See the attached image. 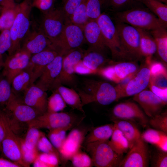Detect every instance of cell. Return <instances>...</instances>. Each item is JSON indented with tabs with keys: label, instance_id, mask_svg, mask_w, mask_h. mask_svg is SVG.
<instances>
[{
	"label": "cell",
	"instance_id": "obj_25",
	"mask_svg": "<svg viewBox=\"0 0 167 167\" xmlns=\"http://www.w3.org/2000/svg\"><path fill=\"white\" fill-rule=\"evenodd\" d=\"M112 81L120 83L126 78L134 75L139 69L135 61H122L111 65Z\"/></svg>",
	"mask_w": 167,
	"mask_h": 167
},
{
	"label": "cell",
	"instance_id": "obj_4",
	"mask_svg": "<svg viewBox=\"0 0 167 167\" xmlns=\"http://www.w3.org/2000/svg\"><path fill=\"white\" fill-rule=\"evenodd\" d=\"M84 118L71 112L49 113L40 115L28 124V126L49 130L60 127L71 129L79 125Z\"/></svg>",
	"mask_w": 167,
	"mask_h": 167
},
{
	"label": "cell",
	"instance_id": "obj_54",
	"mask_svg": "<svg viewBox=\"0 0 167 167\" xmlns=\"http://www.w3.org/2000/svg\"><path fill=\"white\" fill-rule=\"evenodd\" d=\"M149 85L151 91L164 101L167 102V88H161L152 84Z\"/></svg>",
	"mask_w": 167,
	"mask_h": 167
},
{
	"label": "cell",
	"instance_id": "obj_13",
	"mask_svg": "<svg viewBox=\"0 0 167 167\" xmlns=\"http://www.w3.org/2000/svg\"><path fill=\"white\" fill-rule=\"evenodd\" d=\"M151 72L148 62L139 68L127 84L123 87L117 89L118 100L134 96L145 90L149 85Z\"/></svg>",
	"mask_w": 167,
	"mask_h": 167
},
{
	"label": "cell",
	"instance_id": "obj_49",
	"mask_svg": "<svg viewBox=\"0 0 167 167\" xmlns=\"http://www.w3.org/2000/svg\"><path fill=\"white\" fill-rule=\"evenodd\" d=\"M82 0H62L61 7L65 16V22H69L70 16L81 2Z\"/></svg>",
	"mask_w": 167,
	"mask_h": 167
},
{
	"label": "cell",
	"instance_id": "obj_2",
	"mask_svg": "<svg viewBox=\"0 0 167 167\" xmlns=\"http://www.w3.org/2000/svg\"><path fill=\"white\" fill-rule=\"evenodd\" d=\"M114 17L116 21L149 32L166 28L148 8L140 6L114 12Z\"/></svg>",
	"mask_w": 167,
	"mask_h": 167
},
{
	"label": "cell",
	"instance_id": "obj_58",
	"mask_svg": "<svg viewBox=\"0 0 167 167\" xmlns=\"http://www.w3.org/2000/svg\"><path fill=\"white\" fill-rule=\"evenodd\" d=\"M166 4H167V0H157Z\"/></svg>",
	"mask_w": 167,
	"mask_h": 167
},
{
	"label": "cell",
	"instance_id": "obj_1",
	"mask_svg": "<svg viewBox=\"0 0 167 167\" xmlns=\"http://www.w3.org/2000/svg\"><path fill=\"white\" fill-rule=\"evenodd\" d=\"M76 89L83 106L93 102L107 105L118 100L115 87L106 82L86 79L83 81L81 88Z\"/></svg>",
	"mask_w": 167,
	"mask_h": 167
},
{
	"label": "cell",
	"instance_id": "obj_33",
	"mask_svg": "<svg viewBox=\"0 0 167 167\" xmlns=\"http://www.w3.org/2000/svg\"><path fill=\"white\" fill-rule=\"evenodd\" d=\"M154 39L156 45V52L165 66L167 62V32L162 28L149 32Z\"/></svg>",
	"mask_w": 167,
	"mask_h": 167
},
{
	"label": "cell",
	"instance_id": "obj_14",
	"mask_svg": "<svg viewBox=\"0 0 167 167\" xmlns=\"http://www.w3.org/2000/svg\"><path fill=\"white\" fill-rule=\"evenodd\" d=\"M123 158L119 167H147L149 163L150 153L146 142L141 137Z\"/></svg>",
	"mask_w": 167,
	"mask_h": 167
},
{
	"label": "cell",
	"instance_id": "obj_22",
	"mask_svg": "<svg viewBox=\"0 0 167 167\" xmlns=\"http://www.w3.org/2000/svg\"><path fill=\"white\" fill-rule=\"evenodd\" d=\"M63 55L59 54L46 66L36 85L46 92L51 91L61 69Z\"/></svg>",
	"mask_w": 167,
	"mask_h": 167
},
{
	"label": "cell",
	"instance_id": "obj_40",
	"mask_svg": "<svg viewBox=\"0 0 167 167\" xmlns=\"http://www.w3.org/2000/svg\"><path fill=\"white\" fill-rule=\"evenodd\" d=\"M105 1L106 0H88L86 13L90 20H96L102 13L101 10L105 5Z\"/></svg>",
	"mask_w": 167,
	"mask_h": 167
},
{
	"label": "cell",
	"instance_id": "obj_26",
	"mask_svg": "<svg viewBox=\"0 0 167 167\" xmlns=\"http://www.w3.org/2000/svg\"><path fill=\"white\" fill-rule=\"evenodd\" d=\"M0 6V31L10 29L18 12L19 3L15 0H4Z\"/></svg>",
	"mask_w": 167,
	"mask_h": 167
},
{
	"label": "cell",
	"instance_id": "obj_29",
	"mask_svg": "<svg viewBox=\"0 0 167 167\" xmlns=\"http://www.w3.org/2000/svg\"><path fill=\"white\" fill-rule=\"evenodd\" d=\"M141 138L145 142L153 145L158 149L167 152V133L149 128L141 134Z\"/></svg>",
	"mask_w": 167,
	"mask_h": 167
},
{
	"label": "cell",
	"instance_id": "obj_52",
	"mask_svg": "<svg viewBox=\"0 0 167 167\" xmlns=\"http://www.w3.org/2000/svg\"><path fill=\"white\" fill-rule=\"evenodd\" d=\"M149 84L161 88H167V71L151 75Z\"/></svg>",
	"mask_w": 167,
	"mask_h": 167
},
{
	"label": "cell",
	"instance_id": "obj_39",
	"mask_svg": "<svg viewBox=\"0 0 167 167\" xmlns=\"http://www.w3.org/2000/svg\"><path fill=\"white\" fill-rule=\"evenodd\" d=\"M52 94L48 98L47 112H58L62 111L66 107V104L60 95L53 91Z\"/></svg>",
	"mask_w": 167,
	"mask_h": 167
},
{
	"label": "cell",
	"instance_id": "obj_41",
	"mask_svg": "<svg viewBox=\"0 0 167 167\" xmlns=\"http://www.w3.org/2000/svg\"><path fill=\"white\" fill-rule=\"evenodd\" d=\"M20 150L23 160L27 167H29L37 158L39 153L37 148L31 149L27 148L24 139L19 137Z\"/></svg>",
	"mask_w": 167,
	"mask_h": 167
},
{
	"label": "cell",
	"instance_id": "obj_16",
	"mask_svg": "<svg viewBox=\"0 0 167 167\" xmlns=\"http://www.w3.org/2000/svg\"><path fill=\"white\" fill-rule=\"evenodd\" d=\"M113 117L117 119L132 121L144 126L148 123L146 115L135 102L126 101L116 105L112 110Z\"/></svg>",
	"mask_w": 167,
	"mask_h": 167
},
{
	"label": "cell",
	"instance_id": "obj_43",
	"mask_svg": "<svg viewBox=\"0 0 167 167\" xmlns=\"http://www.w3.org/2000/svg\"><path fill=\"white\" fill-rule=\"evenodd\" d=\"M43 133L38 128L28 126L25 138L24 139L26 147L31 149L37 148V142Z\"/></svg>",
	"mask_w": 167,
	"mask_h": 167
},
{
	"label": "cell",
	"instance_id": "obj_31",
	"mask_svg": "<svg viewBox=\"0 0 167 167\" xmlns=\"http://www.w3.org/2000/svg\"><path fill=\"white\" fill-rule=\"evenodd\" d=\"M114 129V124H107L91 128L86 135L84 143L85 145L97 141L109 140Z\"/></svg>",
	"mask_w": 167,
	"mask_h": 167
},
{
	"label": "cell",
	"instance_id": "obj_61",
	"mask_svg": "<svg viewBox=\"0 0 167 167\" xmlns=\"http://www.w3.org/2000/svg\"><path fill=\"white\" fill-rule=\"evenodd\" d=\"M1 6H0V12H1Z\"/></svg>",
	"mask_w": 167,
	"mask_h": 167
},
{
	"label": "cell",
	"instance_id": "obj_48",
	"mask_svg": "<svg viewBox=\"0 0 167 167\" xmlns=\"http://www.w3.org/2000/svg\"><path fill=\"white\" fill-rule=\"evenodd\" d=\"M11 43L10 29L1 30L0 33V61L4 62L3 60V55L5 52L9 50Z\"/></svg>",
	"mask_w": 167,
	"mask_h": 167
},
{
	"label": "cell",
	"instance_id": "obj_17",
	"mask_svg": "<svg viewBox=\"0 0 167 167\" xmlns=\"http://www.w3.org/2000/svg\"><path fill=\"white\" fill-rule=\"evenodd\" d=\"M31 55L21 48L7 57L2 74L11 84L14 77L27 67Z\"/></svg>",
	"mask_w": 167,
	"mask_h": 167
},
{
	"label": "cell",
	"instance_id": "obj_24",
	"mask_svg": "<svg viewBox=\"0 0 167 167\" xmlns=\"http://www.w3.org/2000/svg\"><path fill=\"white\" fill-rule=\"evenodd\" d=\"M51 91L58 92L66 105L73 109L77 110L83 113H85L81 98L78 92L73 88H69L59 83H55Z\"/></svg>",
	"mask_w": 167,
	"mask_h": 167
},
{
	"label": "cell",
	"instance_id": "obj_53",
	"mask_svg": "<svg viewBox=\"0 0 167 167\" xmlns=\"http://www.w3.org/2000/svg\"><path fill=\"white\" fill-rule=\"evenodd\" d=\"M74 72L75 74L81 75L97 74V71L92 70L84 65L82 60L75 66Z\"/></svg>",
	"mask_w": 167,
	"mask_h": 167
},
{
	"label": "cell",
	"instance_id": "obj_15",
	"mask_svg": "<svg viewBox=\"0 0 167 167\" xmlns=\"http://www.w3.org/2000/svg\"><path fill=\"white\" fill-rule=\"evenodd\" d=\"M91 128L76 127L71 130L58 151L62 162L70 160L75 154L80 150L86 135Z\"/></svg>",
	"mask_w": 167,
	"mask_h": 167
},
{
	"label": "cell",
	"instance_id": "obj_45",
	"mask_svg": "<svg viewBox=\"0 0 167 167\" xmlns=\"http://www.w3.org/2000/svg\"><path fill=\"white\" fill-rule=\"evenodd\" d=\"M70 160L73 166L75 167H91L94 166L90 156L80 150L75 154Z\"/></svg>",
	"mask_w": 167,
	"mask_h": 167
},
{
	"label": "cell",
	"instance_id": "obj_51",
	"mask_svg": "<svg viewBox=\"0 0 167 167\" xmlns=\"http://www.w3.org/2000/svg\"><path fill=\"white\" fill-rule=\"evenodd\" d=\"M57 0H32V6L37 9L44 13L53 9L54 4Z\"/></svg>",
	"mask_w": 167,
	"mask_h": 167
},
{
	"label": "cell",
	"instance_id": "obj_36",
	"mask_svg": "<svg viewBox=\"0 0 167 167\" xmlns=\"http://www.w3.org/2000/svg\"><path fill=\"white\" fill-rule=\"evenodd\" d=\"M87 1L82 0L69 19V22L79 26L83 29L85 25L91 20L86 13Z\"/></svg>",
	"mask_w": 167,
	"mask_h": 167
},
{
	"label": "cell",
	"instance_id": "obj_27",
	"mask_svg": "<svg viewBox=\"0 0 167 167\" xmlns=\"http://www.w3.org/2000/svg\"><path fill=\"white\" fill-rule=\"evenodd\" d=\"M113 122L127 140L129 149L141 137L137 127L131 121L122 119H114Z\"/></svg>",
	"mask_w": 167,
	"mask_h": 167
},
{
	"label": "cell",
	"instance_id": "obj_32",
	"mask_svg": "<svg viewBox=\"0 0 167 167\" xmlns=\"http://www.w3.org/2000/svg\"><path fill=\"white\" fill-rule=\"evenodd\" d=\"M140 35V48L143 57L150 60L156 52V45L154 38L149 31L137 28Z\"/></svg>",
	"mask_w": 167,
	"mask_h": 167
},
{
	"label": "cell",
	"instance_id": "obj_19",
	"mask_svg": "<svg viewBox=\"0 0 167 167\" xmlns=\"http://www.w3.org/2000/svg\"><path fill=\"white\" fill-rule=\"evenodd\" d=\"M22 43L21 49L31 55L51 47L52 44L40 26L30 29Z\"/></svg>",
	"mask_w": 167,
	"mask_h": 167
},
{
	"label": "cell",
	"instance_id": "obj_50",
	"mask_svg": "<svg viewBox=\"0 0 167 167\" xmlns=\"http://www.w3.org/2000/svg\"><path fill=\"white\" fill-rule=\"evenodd\" d=\"M134 2L135 0H106L105 5L116 12L123 10L124 8Z\"/></svg>",
	"mask_w": 167,
	"mask_h": 167
},
{
	"label": "cell",
	"instance_id": "obj_7",
	"mask_svg": "<svg viewBox=\"0 0 167 167\" xmlns=\"http://www.w3.org/2000/svg\"><path fill=\"white\" fill-rule=\"evenodd\" d=\"M109 140L97 141L85 145L86 150L96 167H118L123 156L116 153L109 143Z\"/></svg>",
	"mask_w": 167,
	"mask_h": 167
},
{
	"label": "cell",
	"instance_id": "obj_28",
	"mask_svg": "<svg viewBox=\"0 0 167 167\" xmlns=\"http://www.w3.org/2000/svg\"><path fill=\"white\" fill-rule=\"evenodd\" d=\"M82 60L86 66L97 72L106 64L112 62L106 58L105 54L89 49L84 52Z\"/></svg>",
	"mask_w": 167,
	"mask_h": 167
},
{
	"label": "cell",
	"instance_id": "obj_55",
	"mask_svg": "<svg viewBox=\"0 0 167 167\" xmlns=\"http://www.w3.org/2000/svg\"><path fill=\"white\" fill-rule=\"evenodd\" d=\"M149 64L151 75H153L167 71L165 67L161 62H151L150 61Z\"/></svg>",
	"mask_w": 167,
	"mask_h": 167
},
{
	"label": "cell",
	"instance_id": "obj_20",
	"mask_svg": "<svg viewBox=\"0 0 167 167\" xmlns=\"http://www.w3.org/2000/svg\"><path fill=\"white\" fill-rule=\"evenodd\" d=\"M133 99L139 104L145 115L150 118L161 113L167 104L151 90L146 89L133 96Z\"/></svg>",
	"mask_w": 167,
	"mask_h": 167
},
{
	"label": "cell",
	"instance_id": "obj_47",
	"mask_svg": "<svg viewBox=\"0 0 167 167\" xmlns=\"http://www.w3.org/2000/svg\"><path fill=\"white\" fill-rule=\"evenodd\" d=\"M156 150L150 156L151 166L153 167H167V152L157 148Z\"/></svg>",
	"mask_w": 167,
	"mask_h": 167
},
{
	"label": "cell",
	"instance_id": "obj_30",
	"mask_svg": "<svg viewBox=\"0 0 167 167\" xmlns=\"http://www.w3.org/2000/svg\"><path fill=\"white\" fill-rule=\"evenodd\" d=\"M31 75L27 68L17 74L13 78L11 83L12 93L21 98L27 89L31 84Z\"/></svg>",
	"mask_w": 167,
	"mask_h": 167
},
{
	"label": "cell",
	"instance_id": "obj_59",
	"mask_svg": "<svg viewBox=\"0 0 167 167\" xmlns=\"http://www.w3.org/2000/svg\"><path fill=\"white\" fill-rule=\"evenodd\" d=\"M16 2H19L21 0H15Z\"/></svg>",
	"mask_w": 167,
	"mask_h": 167
},
{
	"label": "cell",
	"instance_id": "obj_57",
	"mask_svg": "<svg viewBox=\"0 0 167 167\" xmlns=\"http://www.w3.org/2000/svg\"><path fill=\"white\" fill-rule=\"evenodd\" d=\"M3 65L4 62L0 61V70L2 67H3Z\"/></svg>",
	"mask_w": 167,
	"mask_h": 167
},
{
	"label": "cell",
	"instance_id": "obj_11",
	"mask_svg": "<svg viewBox=\"0 0 167 167\" xmlns=\"http://www.w3.org/2000/svg\"><path fill=\"white\" fill-rule=\"evenodd\" d=\"M84 52L79 47L70 50L63 56L61 71L54 83H58L76 88L77 79L74 67L82 59Z\"/></svg>",
	"mask_w": 167,
	"mask_h": 167
},
{
	"label": "cell",
	"instance_id": "obj_10",
	"mask_svg": "<svg viewBox=\"0 0 167 167\" xmlns=\"http://www.w3.org/2000/svg\"><path fill=\"white\" fill-rule=\"evenodd\" d=\"M0 115L4 131V136L2 142V149L3 154L11 161L22 167H27L22 159L19 137L12 129L5 112L0 109Z\"/></svg>",
	"mask_w": 167,
	"mask_h": 167
},
{
	"label": "cell",
	"instance_id": "obj_3",
	"mask_svg": "<svg viewBox=\"0 0 167 167\" xmlns=\"http://www.w3.org/2000/svg\"><path fill=\"white\" fill-rule=\"evenodd\" d=\"M32 0H24L19 3L18 12L10 28L12 43L8 55L21 48V44L30 29Z\"/></svg>",
	"mask_w": 167,
	"mask_h": 167
},
{
	"label": "cell",
	"instance_id": "obj_9",
	"mask_svg": "<svg viewBox=\"0 0 167 167\" xmlns=\"http://www.w3.org/2000/svg\"><path fill=\"white\" fill-rule=\"evenodd\" d=\"M85 42L83 29L70 22H65L60 36L51 47L64 55L71 50L80 47Z\"/></svg>",
	"mask_w": 167,
	"mask_h": 167
},
{
	"label": "cell",
	"instance_id": "obj_5",
	"mask_svg": "<svg viewBox=\"0 0 167 167\" xmlns=\"http://www.w3.org/2000/svg\"><path fill=\"white\" fill-rule=\"evenodd\" d=\"M5 112L10 126L14 131L23 124H28L41 114L24 103L21 98L12 93L5 107Z\"/></svg>",
	"mask_w": 167,
	"mask_h": 167
},
{
	"label": "cell",
	"instance_id": "obj_8",
	"mask_svg": "<svg viewBox=\"0 0 167 167\" xmlns=\"http://www.w3.org/2000/svg\"><path fill=\"white\" fill-rule=\"evenodd\" d=\"M96 21L113 60L127 61L120 45L115 23L112 19L108 15L103 12Z\"/></svg>",
	"mask_w": 167,
	"mask_h": 167
},
{
	"label": "cell",
	"instance_id": "obj_60",
	"mask_svg": "<svg viewBox=\"0 0 167 167\" xmlns=\"http://www.w3.org/2000/svg\"><path fill=\"white\" fill-rule=\"evenodd\" d=\"M4 0H0V5Z\"/></svg>",
	"mask_w": 167,
	"mask_h": 167
},
{
	"label": "cell",
	"instance_id": "obj_44",
	"mask_svg": "<svg viewBox=\"0 0 167 167\" xmlns=\"http://www.w3.org/2000/svg\"><path fill=\"white\" fill-rule=\"evenodd\" d=\"M36 148L41 152L53 154L57 156L62 162L60 154L58 150L53 146L49 139L43 133L37 142Z\"/></svg>",
	"mask_w": 167,
	"mask_h": 167
},
{
	"label": "cell",
	"instance_id": "obj_35",
	"mask_svg": "<svg viewBox=\"0 0 167 167\" xmlns=\"http://www.w3.org/2000/svg\"><path fill=\"white\" fill-rule=\"evenodd\" d=\"M143 4L163 23L167 26V5L157 0H135Z\"/></svg>",
	"mask_w": 167,
	"mask_h": 167
},
{
	"label": "cell",
	"instance_id": "obj_21",
	"mask_svg": "<svg viewBox=\"0 0 167 167\" xmlns=\"http://www.w3.org/2000/svg\"><path fill=\"white\" fill-rule=\"evenodd\" d=\"M23 102L41 115L47 111L48 95L46 92L34 84L27 89L21 98Z\"/></svg>",
	"mask_w": 167,
	"mask_h": 167
},
{
	"label": "cell",
	"instance_id": "obj_46",
	"mask_svg": "<svg viewBox=\"0 0 167 167\" xmlns=\"http://www.w3.org/2000/svg\"><path fill=\"white\" fill-rule=\"evenodd\" d=\"M157 130L167 134V112L166 110L151 118L148 123Z\"/></svg>",
	"mask_w": 167,
	"mask_h": 167
},
{
	"label": "cell",
	"instance_id": "obj_6",
	"mask_svg": "<svg viewBox=\"0 0 167 167\" xmlns=\"http://www.w3.org/2000/svg\"><path fill=\"white\" fill-rule=\"evenodd\" d=\"M120 43L127 61L140 60L143 57L140 48V35L136 28L115 21Z\"/></svg>",
	"mask_w": 167,
	"mask_h": 167
},
{
	"label": "cell",
	"instance_id": "obj_34",
	"mask_svg": "<svg viewBox=\"0 0 167 167\" xmlns=\"http://www.w3.org/2000/svg\"><path fill=\"white\" fill-rule=\"evenodd\" d=\"M109 143L113 150L119 155L123 156L129 149L128 141L122 133L114 124V129Z\"/></svg>",
	"mask_w": 167,
	"mask_h": 167
},
{
	"label": "cell",
	"instance_id": "obj_38",
	"mask_svg": "<svg viewBox=\"0 0 167 167\" xmlns=\"http://www.w3.org/2000/svg\"><path fill=\"white\" fill-rule=\"evenodd\" d=\"M71 129L68 127H60L49 130L48 139L58 151L66 139L67 131Z\"/></svg>",
	"mask_w": 167,
	"mask_h": 167
},
{
	"label": "cell",
	"instance_id": "obj_56",
	"mask_svg": "<svg viewBox=\"0 0 167 167\" xmlns=\"http://www.w3.org/2000/svg\"><path fill=\"white\" fill-rule=\"evenodd\" d=\"M4 135V129L0 115V148H2V142Z\"/></svg>",
	"mask_w": 167,
	"mask_h": 167
},
{
	"label": "cell",
	"instance_id": "obj_18",
	"mask_svg": "<svg viewBox=\"0 0 167 167\" xmlns=\"http://www.w3.org/2000/svg\"><path fill=\"white\" fill-rule=\"evenodd\" d=\"M59 54L51 47L31 55L27 68L31 75V84L40 76L46 66Z\"/></svg>",
	"mask_w": 167,
	"mask_h": 167
},
{
	"label": "cell",
	"instance_id": "obj_23",
	"mask_svg": "<svg viewBox=\"0 0 167 167\" xmlns=\"http://www.w3.org/2000/svg\"><path fill=\"white\" fill-rule=\"evenodd\" d=\"M83 31L88 49L105 54L107 47L101 29L96 20H90L84 26Z\"/></svg>",
	"mask_w": 167,
	"mask_h": 167
},
{
	"label": "cell",
	"instance_id": "obj_37",
	"mask_svg": "<svg viewBox=\"0 0 167 167\" xmlns=\"http://www.w3.org/2000/svg\"><path fill=\"white\" fill-rule=\"evenodd\" d=\"M61 162L56 155L41 152L32 164L34 167H57Z\"/></svg>",
	"mask_w": 167,
	"mask_h": 167
},
{
	"label": "cell",
	"instance_id": "obj_12",
	"mask_svg": "<svg viewBox=\"0 0 167 167\" xmlns=\"http://www.w3.org/2000/svg\"><path fill=\"white\" fill-rule=\"evenodd\" d=\"M65 16L61 7L55 8L43 13L40 27L52 44L58 39L65 23Z\"/></svg>",
	"mask_w": 167,
	"mask_h": 167
},
{
	"label": "cell",
	"instance_id": "obj_42",
	"mask_svg": "<svg viewBox=\"0 0 167 167\" xmlns=\"http://www.w3.org/2000/svg\"><path fill=\"white\" fill-rule=\"evenodd\" d=\"M12 93L11 84L2 74H0V109L3 108Z\"/></svg>",
	"mask_w": 167,
	"mask_h": 167
}]
</instances>
